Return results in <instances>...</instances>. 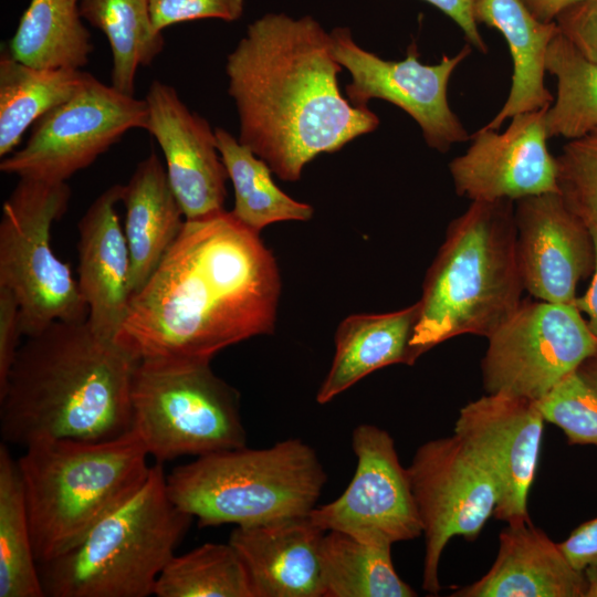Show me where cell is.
Returning <instances> with one entry per match:
<instances>
[{"label": "cell", "instance_id": "obj_1", "mask_svg": "<svg viewBox=\"0 0 597 597\" xmlns=\"http://www.w3.org/2000/svg\"><path fill=\"white\" fill-rule=\"evenodd\" d=\"M281 286L271 250L231 211L186 220L132 296L116 341L140 359L211 362L274 332Z\"/></svg>", "mask_w": 597, "mask_h": 597}, {"label": "cell", "instance_id": "obj_2", "mask_svg": "<svg viewBox=\"0 0 597 597\" xmlns=\"http://www.w3.org/2000/svg\"><path fill=\"white\" fill-rule=\"evenodd\" d=\"M228 94L239 142L284 181L321 154L376 130L379 117L343 96L331 32L312 15L268 12L228 54Z\"/></svg>", "mask_w": 597, "mask_h": 597}, {"label": "cell", "instance_id": "obj_3", "mask_svg": "<svg viewBox=\"0 0 597 597\" xmlns=\"http://www.w3.org/2000/svg\"><path fill=\"white\" fill-rule=\"evenodd\" d=\"M140 362L87 322H55L25 337L0 390L2 442L101 441L132 429V386Z\"/></svg>", "mask_w": 597, "mask_h": 597}, {"label": "cell", "instance_id": "obj_4", "mask_svg": "<svg viewBox=\"0 0 597 597\" xmlns=\"http://www.w3.org/2000/svg\"><path fill=\"white\" fill-rule=\"evenodd\" d=\"M523 291L514 201H471L448 226L426 273L413 360L457 336L488 338L519 308Z\"/></svg>", "mask_w": 597, "mask_h": 597}, {"label": "cell", "instance_id": "obj_5", "mask_svg": "<svg viewBox=\"0 0 597 597\" xmlns=\"http://www.w3.org/2000/svg\"><path fill=\"white\" fill-rule=\"evenodd\" d=\"M23 449L17 461L38 564L78 543L151 468L133 429L108 440L53 439Z\"/></svg>", "mask_w": 597, "mask_h": 597}, {"label": "cell", "instance_id": "obj_6", "mask_svg": "<svg viewBox=\"0 0 597 597\" xmlns=\"http://www.w3.org/2000/svg\"><path fill=\"white\" fill-rule=\"evenodd\" d=\"M192 516L170 499L161 463L59 556L38 564L46 597H148Z\"/></svg>", "mask_w": 597, "mask_h": 597}, {"label": "cell", "instance_id": "obj_7", "mask_svg": "<svg viewBox=\"0 0 597 597\" xmlns=\"http://www.w3.org/2000/svg\"><path fill=\"white\" fill-rule=\"evenodd\" d=\"M326 481L316 451L297 438L200 455L166 475L171 501L202 527L308 515Z\"/></svg>", "mask_w": 597, "mask_h": 597}, {"label": "cell", "instance_id": "obj_8", "mask_svg": "<svg viewBox=\"0 0 597 597\" xmlns=\"http://www.w3.org/2000/svg\"><path fill=\"white\" fill-rule=\"evenodd\" d=\"M132 429L163 463L245 447L238 391L210 362L140 359L132 386Z\"/></svg>", "mask_w": 597, "mask_h": 597}, {"label": "cell", "instance_id": "obj_9", "mask_svg": "<svg viewBox=\"0 0 597 597\" xmlns=\"http://www.w3.org/2000/svg\"><path fill=\"white\" fill-rule=\"evenodd\" d=\"M67 182L19 178L4 200L0 220V286L19 304L23 337L55 322L82 323L88 316L71 268L54 253L51 229L67 211Z\"/></svg>", "mask_w": 597, "mask_h": 597}, {"label": "cell", "instance_id": "obj_10", "mask_svg": "<svg viewBox=\"0 0 597 597\" xmlns=\"http://www.w3.org/2000/svg\"><path fill=\"white\" fill-rule=\"evenodd\" d=\"M596 354L597 337L573 304L524 300L488 337L483 388L537 402Z\"/></svg>", "mask_w": 597, "mask_h": 597}, {"label": "cell", "instance_id": "obj_11", "mask_svg": "<svg viewBox=\"0 0 597 597\" xmlns=\"http://www.w3.org/2000/svg\"><path fill=\"white\" fill-rule=\"evenodd\" d=\"M146 101L91 75L70 100L31 127L25 144L2 158L0 170L45 182H66L130 129L145 128Z\"/></svg>", "mask_w": 597, "mask_h": 597}, {"label": "cell", "instance_id": "obj_12", "mask_svg": "<svg viewBox=\"0 0 597 597\" xmlns=\"http://www.w3.org/2000/svg\"><path fill=\"white\" fill-rule=\"evenodd\" d=\"M407 472L425 536L422 588L436 596L446 545L454 536L476 540L494 515L498 494L490 475L454 434L422 443Z\"/></svg>", "mask_w": 597, "mask_h": 597}, {"label": "cell", "instance_id": "obj_13", "mask_svg": "<svg viewBox=\"0 0 597 597\" xmlns=\"http://www.w3.org/2000/svg\"><path fill=\"white\" fill-rule=\"evenodd\" d=\"M329 32L335 59L350 74L345 95L352 105L368 107L373 98L396 105L419 125L427 145L439 153L470 139L448 101L450 78L471 54L469 43L455 55L444 54L437 64H423L415 41L405 59L391 61L358 45L348 28L337 27Z\"/></svg>", "mask_w": 597, "mask_h": 597}, {"label": "cell", "instance_id": "obj_14", "mask_svg": "<svg viewBox=\"0 0 597 597\" xmlns=\"http://www.w3.org/2000/svg\"><path fill=\"white\" fill-rule=\"evenodd\" d=\"M356 469L345 491L316 505L310 517L324 532L336 531L378 545L411 541L422 534L407 468L390 433L360 423L352 432Z\"/></svg>", "mask_w": 597, "mask_h": 597}, {"label": "cell", "instance_id": "obj_15", "mask_svg": "<svg viewBox=\"0 0 597 597\" xmlns=\"http://www.w3.org/2000/svg\"><path fill=\"white\" fill-rule=\"evenodd\" d=\"M544 422L535 401L503 394L470 401L455 420L453 434L490 475L498 494L494 516L507 524L531 521L527 502Z\"/></svg>", "mask_w": 597, "mask_h": 597}, {"label": "cell", "instance_id": "obj_16", "mask_svg": "<svg viewBox=\"0 0 597 597\" xmlns=\"http://www.w3.org/2000/svg\"><path fill=\"white\" fill-rule=\"evenodd\" d=\"M545 109L512 116L503 133L485 128L474 133L467 151L449 164L457 193L471 201L515 202L559 192L556 157L547 146Z\"/></svg>", "mask_w": 597, "mask_h": 597}, {"label": "cell", "instance_id": "obj_17", "mask_svg": "<svg viewBox=\"0 0 597 597\" xmlns=\"http://www.w3.org/2000/svg\"><path fill=\"white\" fill-rule=\"evenodd\" d=\"M514 216L524 290L541 301L573 304L578 283L595 268L589 227L559 192L516 200Z\"/></svg>", "mask_w": 597, "mask_h": 597}, {"label": "cell", "instance_id": "obj_18", "mask_svg": "<svg viewBox=\"0 0 597 597\" xmlns=\"http://www.w3.org/2000/svg\"><path fill=\"white\" fill-rule=\"evenodd\" d=\"M147 130L159 145L169 184L186 220L223 210L227 169L209 122L190 111L176 88L155 80L146 96Z\"/></svg>", "mask_w": 597, "mask_h": 597}, {"label": "cell", "instance_id": "obj_19", "mask_svg": "<svg viewBox=\"0 0 597 597\" xmlns=\"http://www.w3.org/2000/svg\"><path fill=\"white\" fill-rule=\"evenodd\" d=\"M123 185L103 191L78 221L77 284L87 324L98 336L116 339L130 302V254L116 205Z\"/></svg>", "mask_w": 597, "mask_h": 597}, {"label": "cell", "instance_id": "obj_20", "mask_svg": "<svg viewBox=\"0 0 597 597\" xmlns=\"http://www.w3.org/2000/svg\"><path fill=\"white\" fill-rule=\"evenodd\" d=\"M324 534L303 515L235 526L229 543L245 567L253 597H323Z\"/></svg>", "mask_w": 597, "mask_h": 597}, {"label": "cell", "instance_id": "obj_21", "mask_svg": "<svg viewBox=\"0 0 597 597\" xmlns=\"http://www.w3.org/2000/svg\"><path fill=\"white\" fill-rule=\"evenodd\" d=\"M587 575L575 570L558 543L532 521L507 524L491 568L452 597H586Z\"/></svg>", "mask_w": 597, "mask_h": 597}, {"label": "cell", "instance_id": "obj_22", "mask_svg": "<svg viewBox=\"0 0 597 597\" xmlns=\"http://www.w3.org/2000/svg\"><path fill=\"white\" fill-rule=\"evenodd\" d=\"M124 232L130 254V294L139 292L180 233L186 218L166 168L151 151L123 185ZM132 298V297H130Z\"/></svg>", "mask_w": 597, "mask_h": 597}, {"label": "cell", "instance_id": "obj_23", "mask_svg": "<svg viewBox=\"0 0 597 597\" xmlns=\"http://www.w3.org/2000/svg\"><path fill=\"white\" fill-rule=\"evenodd\" d=\"M419 303L380 314H354L335 333V354L316 401L327 404L370 373L394 364L412 365L410 341Z\"/></svg>", "mask_w": 597, "mask_h": 597}, {"label": "cell", "instance_id": "obj_24", "mask_svg": "<svg viewBox=\"0 0 597 597\" xmlns=\"http://www.w3.org/2000/svg\"><path fill=\"white\" fill-rule=\"evenodd\" d=\"M476 23L499 30L512 57L509 96L499 113L482 128L499 130L512 116L545 108L554 101L545 86V59L548 45L559 32L556 22H542L522 0H478Z\"/></svg>", "mask_w": 597, "mask_h": 597}, {"label": "cell", "instance_id": "obj_25", "mask_svg": "<svg viewBox=\"0 0 597 597\" xmlns=\"http://www.w3.org/2000/svg\"><path fill=\"white\" fill-rule=\"evenodd\" d=\"M92 74L76 69L35 67L0 56V157L20 145L25 132L54 107L70 100Z\"/></svg>", "mask_w": 597, "mask_h": 597}, {"label": "cell", "instance_id": "obj_26", "mask_svg": "<svg viewBox=\"0 0 597 597\" xmlns=\"http://www.w3.org/2000/svg\"><path fill=\"white\" fill-rule=\"evenodd\" d=\"M80 1L30 0L8 43L10 55L35 67H84L93 44L83 23Z\"/></svg>", "mask_w": 597, "mask_h": 597}, {"label": "cell", "instance_id": "obj_27", "mask_svg": "<svg viewBox=\"0 0 597 597\" xmlns=\"http://www.w3.org/2000/svg\"><path fill=\"white\" fill-rule=\"evenodd\" d=\"M323 597H415L395 569L391 545L370 544L336 531L321 545Z\"/></svg>", "mask_w": 597, "mask_h": 597}, {"label": "cell", "instance_id": "obj_28", "mask_svg": "<svg viewBox=\"0 0 597 597\" xmlns=\"http://www.w3.org/2000/svg\"><path fill=\"white\" fill-rule=\"evenodd\" d=\"M80 10L108 41L111 85L134 96L138 69L149 66L165 48L163 32L153 25L149 0H81Z\"/></svg>", "mask_w": 597, "mask_h": 597}, {"label": "cell", "instance_id": "obj_29", "mask_svg": "<svg viewBox=\"0 0 597 597\" xmlns=\"http://www.w3.org/2000/svg\"><path fill=\"white\" fill-rule=\"evenodd\" d=\"M217 147L234 190L231 213L260 233L281 221H307L314 209L282 191L272 179L269 165L228 130L214 128Z\"/></svg>", "mask_w": 597, "mask_h": 597}, {"label": "cell", "instance_id": "obj_30", "mask_svg": "<svg viewBox=\"0 0 597 597\" xmlns=\"http://www.w3.org/2000/svg\"><path fill=\"white\" fill-rule=\"evenodd\" d=\"M0 597H44L18 461L0 444Z\"/></svg>", "mask_w": 597, "mask_h": 597}, {"label": "cell", "instance_id": "obj_31", "mask_svg": "<svg viewBox=\"0 0 597 597\" xmlns=\"http://www.w3.org/2000/svg\"><path fill=\"white\" fill-rule=\"evenodd\" d=\"M545 70L556 78L557 87L544 115L548 138L572 140L597 129V64L558 32L548 45Z\"/></svg>", "mask_w": 597, "mask_h": 597}, {"label": "cell", "instance_id": "obj_32", "mask_svg": "<svg viewBox=\"0 0 597 597\" xmlns=\"http://www.w3.org/2000/svg\"><path fill=\"white\" fill-rule=\"evenodd\" d=\"M157 597H253L245 567L228 542L206 543L172 556L159 574Z\"/></svg>", "mask_w": 597, "mask_h": 597}, {"label": "cell", "instance_id": "obj_33", "mask_svg": "<svg viewBox=\"0 0 597 597\" xmlns=\"http://www.w3.org/2000/svg\"><path fill=\"white\" fill-rule=\"evenodd\" d=\"M545 422L570 446L597 448V354L586 358L536 402Z\"/></svg>", "mask_w": 597, "mask_h": 597}, {"label": "cell", "instance_id": "obj_34", "mask_svg": "<svg viewBox=\"0 0 597 597\" xmlns=\"http://www.w3.org/2000/svg\"><path fill=\"white\" fill-rule=\"evenodd\" d=\"M558 191L586 223H597V129L568 140L556 157Z\"/></svg>", "mask_w": 597, "mask_h": 597}, {"label": "cell", "instance_id": "obj_35", "mask_svg": "<svg viewBox=\"0 0 597 597\" xmlns=\"http://www.w3.org/2000/svg\"><path fill=\"white\" fill-rule=\"evenodd\" d=\"M154 28L163 32L166 28L203 19L226 22L239 20L245 0H149Z\"/></svg>", "mask_w": 597, "mask_h": 597}, {"label": "cell", "instance_id": "obj_36", "mask_svg": "<svg viewBox=\"0 0 597 597\" xmlns=\"http://www.w3.org/2000/svg\"><path fill=\"white\" fill-rule=\"evenodd\" d=\"M563 36L588 61L597 64V0H580L555 18Z\"/></svg>", "mask_w": 597, "mask_h": 597}, {"label": "cell", "instance_id": "obj_37", "mask_svg": "<svg viewBox=\"0 0 597 597\" xmlns=\"http://www.w3.org/2000/svg\"><path fill=\"white\" fill-rule=\"evenodd\" d=\"M23 337L19 304L13 294L0 286V390L6 386Z\"/></svg>", "mask_w": 597, "mask_h": 597}, {"label": "cell", "instance_id": "obj_38", "mask_svg": "<svg viewBox=\"0 0 597 597\" xmlns=\"http://www.w3.org/2000/svg\"><path fill=\"white\" fill-rule=\"evenodd\" d=\"M558 546L569 565L590 580L597 575V516L579 524Z\"/></svg>", "mask_w": 597, "mask_h": 597}, {"label": "cell", "instance_id": "obj_39", "mask_svg": "<svg viewBox=\"0 0 597 597\" xmlns=\"http://www.w3.org/2000/svg\"><path fill=\"white\" fill-rule=\"evenodd\" d=\"M447 17H449L463 32L467 42L481 53H488V45L479 32L474 18V8L478 0H422Z\"/></svg>", "mask_w": 597, "mask_h": 597}, {"label": "cell", "instance_id": "obj_40", "mask_svg": "<svg viewBox=\"0 0 597 597\" xmlns=\"http://www.w3.org/2000/svg\"><path fill=\"white\" fill-rule=\"evenodd\" d=\"M588 227L595 245V268L587 291L583 295L576 296L573 305L587 316L588 327L597 337V223L588 224Z\"/></svg>", "mask_w": 597, "mask_h": 597}, {"label": "cell", "instance_id": "obj_41", "mask_svg": "<svg viewBox=\"0 0 597 597\" xmlns=\"http://www.w3.org/2000/svg\"><path fill=\"white\" fill-rule=\"evenodd\" d=\"M531 13L542 22H554L567 7L580 0H522Z\"/></svg>", "mask_w": 597, "mask_h": 597}, {"label": "cell", "instance_id": "obj_42", "mask_svg": "<svg viewBox=\"0 0 597 597\" xmlns=\"http://www.w3.org/2000/svg\"><path fill=\"white\" fill-rule=\"evenodd\" d=\"M586 597H597V575L589 580Z\"/></svg>", "mask_w": 597, "mask_h": 597}]
</instances>
